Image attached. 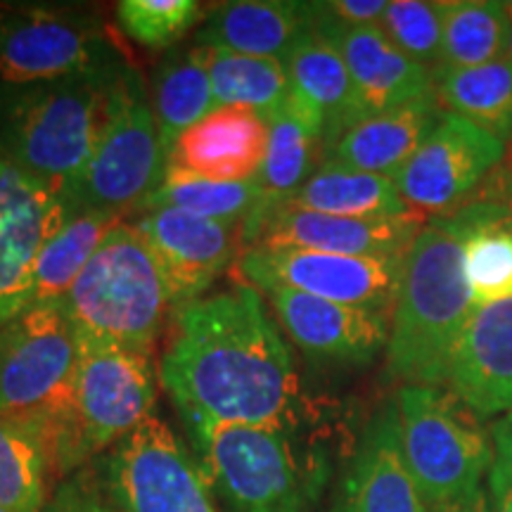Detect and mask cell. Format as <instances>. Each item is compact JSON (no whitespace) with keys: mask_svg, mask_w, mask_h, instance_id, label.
I'll list each match as a JSON object with an SVG mask.
<instances>
[{"mask_svg":"<svg viewBox=\"0 0 512 512\" xmlns=\"http://www.w3.org/2000/svg\"><path fill=\"white\" fill-rule=\"evenodd\" d=\"M159 380L188 425L297 432L302 387L264 294L238 283L174 309Z\"/></svg>","mask_w":512,"mask_h":512,"instance_id":"1","label":"cell"},{"mask_svg":"<svg viewBox=\"0 0 512 512\" xmlns=\"http://www.w3.org/2000/svg\"><path fill=\"white\" fill-rule=\"evenodd\" d=\"M472 311L460 230L448 214L434 216L403 264L384 351L389 380L446 387L453 351Z\"/></svg>","mask_w":512,"mask_h":512,"instance_id":"2","label":"cell"},{"mask_svg":"<svg viewBox=\"0 0 512 512\" xmlns=\"http://www.w3.org/2000/svg\"><path fill=\"white\" fill-rule=\"evenodd\" d=\"M121 72L24 86L0 83V152L69 197L91 162L107 95Z\"/></svg>","mask_w":512,"mask_h":512,"instance_id":"3","label":"cell"},{"mask_svg":"<svg viewBox=\"0 0 512 512\" xmlns=\"http://www.w3.org/2000/svg\"><path fill=\"white\" fill-rule=\"evenodd\" d=\"M60 304L81 337L145 354L155 347L166 313L176 309L162 266L128 221L110 230Z\"/></svg>","mask_w":512,"mask_h":512,"instance_id":"4","label":"cell"},{"mask_svg":"<svg viewBox=\"0 0 512 512\" xmlns=\"http://www.w3.org/2000/svg\"><path fill=\"white\" fill-rule=\"evenodd\" d=\"M185 430L219 512L309 510L318 465L299 453L294 432L219 422Z\"/></svg>","mask_w":512,"mask_h":512,"instance_id":"5","label":"cell"},{"mask_svg":"<svg viewBox=\"0 0 512 512\" xmlns=\"http://www.w3.org/2000/svg\"><path fill=\"white\" fill-rule=\"evenodd\" d=\"M399 441L427 508L460 501L482 489L496 463L494 437L448 387L401 384L394 396Z\"/></svg>","mask_w":512,"mask_h":512,"instance_id":"6","label":"cell"},{"mask_svg":"<svg viewBox=\"0 0 512 512\" xmlns=\"http://www.w3.org/2000/svg\"><path fill=\"white\" fill-rule=\"evenodd\" d=\"M79 349L74 406L53 453L60 475L117 446L155 415L157 403V373L150 354L81 335Z\"/></svg>","mask_w":512,"mask_h":512,"instance_id":"7","label":"cell"},{"mask_svg":"<svg viewBox=\"0 0 512 512\" xmlns=\"http://www.w3.org/2000/svg\"><path fill=\"white\" fill-rule=\"evenodd\" d=\"M79 358L62 304H34L0 328V413L43 430L53 453L74 406Z\"/></svg>","mask_w":512,"mask_h":512,"instance_id":"8","label":"cell"},{"mask_svg":"<svg viewBox=\"0 0 512 512\" xmlns=\"http://www.w3.org/2000/svg\"><path fill=\"white\" fill-rule=\"evenodd\" d=\"M169 152L159 136L150 93L133 67L114 79L107 114L91 162L69 195L74 209H102L124 216L140 209L162 185Z\"/></svg>","mask_w":512,"mask_h":512,"instance_id":"9","label":"cell"},{"mask_svg":"<svg viewBox=\"0 0 512 512\" xmlns=\"http://www.w3.org/2000/svg\"><path fill=\"white\" fill-rule=\"evenodd\" d=\"M105 491L117 512H219L192 448L157 415L112 448Z\"/></svg>","mask_w":512,"mask_h":512,"instance_id":"10","label":"cell"},{"mask_svg":"<svg viewBox=\"0 0 512 512\" xmlns=\"http://www.w3.org/2000/svg\"><path fill=\"white\" fill-rule=\"evenodd\" d=\"M406 256L370 259L304 247L254 245L240 254L235 268L240 283L259 292L285 287L328 302L392 313Z\"/></svg>","mask_w":512,"mask_h":512,"instance_id":"11","label":"cell"},{"mask_svg":"<svg viewBox=\"0 0 512 512\" xmlns=\"http://www.w3.org/2000/svg\"><path fill=\"white\" fill-rule=\"evenodd\" d=\"M128 64L95 19L76 12L10 10L0 27V83L117 74Z\"/></svg>","mask_w":512,"mask_h":512,"instance_id":"12","label":"cell"},{"mask_svg":"<svg viewBox=\"0 0 512 512\" xmlns=\"http://www.w3.org/2000/svg\"><path fill=\"white\" fill-rule=\"evenodd\" d=\"M74 204L0 152V328L31 306L34 268Z\"/></svg>","mask_w":512,"mask_h":512,"instance_id":"13","label":"cell"},{"mask_svg":"<svg viewBox=\"0 0 512 512\" xmlns=\"http://www.w3.org/2000/svg\"><path fill=\"white\" fill-rule=\"evenodd\" d=\"M503 155V140L444 112L430 138L392 181L413 211L444 216L463 207L465 197L501 164Z\"/></svg>","mask_w":512,"mask_h":512,"instance_id":"14","label":"cell"},{"mask_svg":"<svg viewBox=\"0 0 512 512\" xmlns=\"http://www.w3.org/2000/svg\"><path fill=\"white\" fill-rule=\"evenodd\" d=\"M261 294L285 335L313 363L370 366L387 351L392 313L328 302L285 287Z\"/></svg>","mask_w":512,"mask_h":512,"instance_id":"15","label":"cell"},{"mask_svg":"<svg viewBox=\"0 0 512 512\" xmlns=\"http://www.w3.org/2000/svg\"><path fill=\"white\" fill-rule=\"evenodd\" d=\"M169 280L178 306L207 294L216 278L245 252V228L209 221L174 207L140 211L131 221Z\"/></svg>","mask_w":512,"mask_h":512,"instance_id":"16","label":"cell"},{"mask_svg":"<svg viewBox=\"0 0 512 512\" xmlns=\"http://www.w3.org/2000/svg\"><path fill=\"white\" fill-rule=\"evenodd\" d=\"M446 387L482 420L512 413V299L472 311L453 351Z\"/></svg>","mask_w":512,"mask_h":512,"instance_id":"17","label":"cell"},{"mask_svg":"<svg viewBox=\"0 0 512 512\" xmlns=\"http://www.w3.org/2000/svg\"><path fill=\"white\" fill-rule=\"evenodd\" d=\"M330 512H432L403 460L394 399L363 430Z\"/></svg>","mask_w":512,"mask_h":512,"instance_id":"18","label":"cell"},{"mask_svg":"<svg viewBox=\"0 0 512 512\" xmlns=\"http://www.w3.org/2000/svg\"><path fill=\"white\" fill-rule=\"evenodd\" d=\"M425 216L408 214L394 219H351L318 214L287 204L268 221L256 245H283L318 252L392 259L406 256L425 228Z\"/></svg>","mask_w":512,"mask_h":512,"instance_id":"19","label":"cell"},{"mask_svg":"<svg viewBox=\"0 0 512 512\" xmlns=\"http://www.w3.org/2000/svg\"><path fill=\"white\" fill-rule=\"evenodd\" d=\"M325 162V128L316 114L290 95L285 110L268 119V150L259 174V209L245 223V249L259 242L268 221L292 202Z\"/></svg>","mask_w":512,"mask_h":512,"instance_id":"20","label":"cell"},{"mask_svg":"<svg viewBox=\"0 0 512 512\" xmlns=\"http://www.w3.org/2000/svg\"><path fill=\"white\" fill-rule=\"evenodd\" d=\"M344 57L366 117L434 95V72L422 67L382 34L380 27H311Z\"/></svg>","mask_w":512,"mask_h":512,"instance_id":"21","label":"cell"},{"mask_svg":"<svg viewBox=\"0 0 512 512\" xmlns=\"http://www.w3.org/2000/svg\"><path fill=\"white\" fill-rule=\"evenodd\" d=\"M268 150V119L242 107H216L176 140L169 164L214 181H252Z\"/></svg>","mask_w":512,"mask_h":512,"instance_id":"22","label":"cell"},{"mask_svg":"<svg viewBox=\"0 0 512 512\" xmlns=\"http://www.w3.org/2000/svg\"><path fill=\"white\" fill-rule=\"evenodd\" d=\"M444 110L434 95L361 119L330 147L325 162L394 178L437 128Z\"/></svg>","mask_w":512,"mask_h":512,"instance_id":"23","label":"cell"},{"mask_svg":"<svg viewBox=\"0 0 512 512\" xmlns=\"http://www.w3.org/2000/svg\"><path fill=\"white\" fill-rule=\"evenodd\" d=\"M292 98L316 114L325 128V155L337 138L366 119L344 57L311 27L294 41L285 57Z\"/></svg>","mask_w":512,"mask_h":512,"instance_id":"24","label":"cell"},{"mask_svg":"<svg viewBox=\"0 0 512 512\" xmlns=\"http://www.w3.org/2000/svg\"><path fill=\"white\" fill-rule=\"evenodd\" d=\"M309 29L306 3L294 0H233L214 5L197 29L195 46L283 60Z\"/></svg>","mask_w":512,"mask_h":512,"instance_id":"25","label":"cell"},{"mask_svg":"<svg viewBox=\"0 0 512 512\" xmlns=\"http://www.w3.org/2000/svg\"><path fill=\"white\" fill-rule=\"evenodd\" d=\"M463 240V271L472 304L512 299V211L498 202H470L448 214Z\"/></svg>","mask_w":512,"mask_h":512,"instance_id":"26","label":"cell"},{"mask_svg":"<svg viewBox=\"0 0 512 512\" xmlns=\"http://www.w3.org/2000/svg\"><path fill=\"white\" fill-rule=\"evenodd\" d=\"M124 221V216L102 209H74L67 221L50 235L34 268V304H60L72 290L83 268L98 252L114 226Z\"/></svg>","mask_w":512,"mask_h":512,"instance_id":"27","label":"cell"},{"mask_svg":"<svg viewBox=\"0 0 512 512\" xmlns=\"http://www.w3.org/2000/svg\"><path fill=\"white\" fill-rule=\"evenodd\" d=\"M290 204L318 214L351 216V219H394V216L418 214L403 202L392 178L332 162L320 164V169L302 185Z\"/></svg>","mask_w":512,"mask_h":512,"instance_id":"28","label":"cell"},{"mask_svg":"<svg viewBox=\"0 0 512 512\" xmlns=\"http://www.w3.org/2000/svg\"><path fill=\"white\" fill-rule=\"evenodd\" d=\"M150 102L162 145L171 155L176 140L211 110H216L211 79L200 48H171L166 53L152 74Z\"/></svg>","mask_w":512,"mask_h":512,"instance_id":"29","label":"cell"},{"mask_svg":"<svg viewBox=\"0 0 512 512\" xmlns=\"http://www.w3.org/2000/svg\"><path fill=\"white\" fill-rule=\"evenodd\" d=\"M200 50L207 64L216 107H242L261 114L264 119L285 110L292 88L283 60L238 55L216 48Z\"/></svg>","mask_w":512,"mask_h":512,"instance_id":"30","label":"cell"},{"mask_svg":"<svg viewBox=\"0 0 512 512\" xmlns=\"http://www.w3.org/2000/svg\"><path fill=\"white\" fill-rule=\"evenodd\" d=\"M434 98L444 112L458 114L503 143L512 140V60L434 76Z\"/></svg>","mask_w":512,"mask_h":512,"instance_id":"31","label":"cell"},{"mask_svg":"<svg viewBox=\"0 0 512 512\" xmlns=\"http://www.w3.org/2000/svg\"><path fill=\"white\" fill-rule=\"evenodd\" d=\"M50 472L53 448L43 430L0 413V508L41 512L50 498Z\"/></svg>","mask_w":512,"mask_h":512,"instance_id":"32","label":"cell"},{"mask_svg":"<svg viewBox=\"0 0 512 512\" xmlns=\"http://www.w3.org/2000/svg\"><path fill=\"white\" fill-rule=\"evenodd\" d=\"M510 19L503 3L494 0H453L444 3V34H441L437 74L463 72L505 57Z\"/></svg>","mask_w":512,"mask_h":512,"instance_id":"33","label":"cell"},{"mask_svg":"<svg viewBox=\"0 0 512 512\" xmlns=\"http://www.w3.org/2000/svg\"><path fill=\"white\" fill-rule=\"evenodd\" d=\"M174 207L209 221L235 223L245 228L259 209V188L252 181H214L171 166L159 188L140 204V211Z\"/></svg>","mask_w":512,"mask_h":512,"instance_id":"34","label":"cell"},{"mask_svg":"<svg viewBox=\"0 0 512 512\" xmlns=\"http://www.w3.org/2000/svg\"><path fill=\"white\" fill-rule=\"evenodd\" d=\"M202 5L197 0H121L117 22L138 46L166 50L176 46L200 22Z\"/></svg>","mask_w":512,"mask_h":512,"instance_id":"35","label":"cell"},{"mask_svg":"<svg viewBox=\"0 0 512 512\" xmlns=\"http://www.w3.org/2000/svg\"><path fill=\"white\" fill-rule=\"evenodd\" d=\"M380 31L403 55L434 72L444 34V3L392 0L384 10Z\"/></svg>","mask_w":512,"mask_h":512,"instance_id":"36","label":"cell"},{"mask_svg":"<svg viewBox=\"0 0 512 512\" xmlns=\"http://www.w3.org/2000/svg\"><path fill=\"white\" fill-rule=\"evenodd\" d=\"M309 27L337 29H368L380 27L387 0H325V3H306Z\"/></svg>","mask_w":512,"mask_h":512,"instance_id":"37","label":"cell"},{"mask_svg":"<svg viewBox=\"0 0 512 512\" xmlns=\"http://www.w3.org/2000/svg\"><path fill=\"white\" fill-rule=\"evenodd\" d=\"M41 512H117L112 508L107 491L100 489L88 472H79L62 482L50 494L46 508Z\"/></svg>","mask_w":512,"mask_h":512,"instance_id":"38","label":"cell"},{"mask_svg":"<svg viewBox=\"0 0 512 512\" xmlns=\"http://www.w3.org/2000/svg\"><path fill=\"white\" fill-rule=\"evenodd\" d=\"M491 437H494L496 465L505 472V477L512 482V413L503 415L491 427Z\"/></svg>","mask_w":512,"mask_h":512,"instance_id":"39","label":"cell"},{"mask_svg":"<svg viewBox=\"0 0 512 512\" xmlns=\"http://www.w3.org/2000/svg\"><path fill=\"white\" fill-rule=\"evenodd\" d=\"M486 494H489L491 510L494 512H512V482L505 477V472L494 463L491 467L489 477H486Z\"/></svg>","mask_w":512,"mask_h":512,"instance_id":"40","label":"cell"},{"mask_svg":"<svg viewBox=\"0 0 512 512\" xmlns=\"http://www.w3.org/2000/svg\"><path fill=\"white\" fill-rule=\"evenodd\" d=\"M432 512H494V510H491L489 494H486V489L482 486V489L475 491V494L460 498V501L439 505V508H432Z\"/></svg>","mask_w":512,"mask_h":512,"instance_id":"41","label":"cell"},{"mask_svg":"<svg viewBox=\"0 0 512 512\" xmlns=\"http://www.w3.org/2000/svg\"><path fill=\"white\" fill-rule=\"evenodd\" d=\"M508 19H510V34H508V50H505V57H510L512 60V17Z\"/></svg>","mask_w":512,"mask_h":512,"instance_id":"42","label":"cell"},{"mask_svg":"<svg viewBox=\"0 0 512 512\" xmlns=\"http://www.w3.org/2000/svg\"><path fill=\"white\" fill-rule=\"evenodd\" d=\"M10 15V8H3V5H0V27H3V22H5V17Z\"/></svg>","mask_w":512,"mask_h":512,"instance_id":"43","label":"cell"},{"mask_svg":"<svg viewBox=\"0 0 512 512\" xmlns=\"http://www.w3.org/2000/svg\"><path fill=\"white\" fill-rule=\"evenodd\" d=\"M503 10L508 12V17H512V0H508V3H503Z\"/></svg>","mask_w":512,"mask_h":512,"instance_id":"44","label":"cell"},{"mask_svg":"<svg viewBox=\"0 0 512 512\" xmlns=\"http://www.w3.org/2000/svg\"><path fill=\"white\" fill-rule=\"evenodd\" d=\"M0 512H12V510H8V508H0Z\"/></svg>","mask_w":512,"mask_h":512,"instance_id":"45","label":"cell"}]
</instances>
